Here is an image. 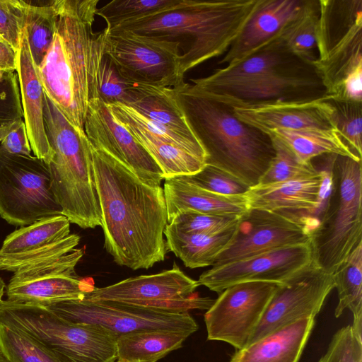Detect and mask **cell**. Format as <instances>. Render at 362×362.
<instances>
[{
    "label": "cell",
    "mask_w": 362,
    "mask_h": 362,
    "mask_svg": "<svg viewBox=\"0 0 362 362\" xmlns=\"http://www.w3.org/2000/svg\"><path fill=\"white\" fill-rule=\"evenodd\" d=\"M90 145L106 251L116 264L133 270L163 261L168 225L163 189L146 185L117 159Z\"/></svg>",
    "instance_id": "obj_1"
},
{
    "label": "cell",
    "mask_w": 362,
    "mask_h": 362,
    "mask_svg": "<svg viewBox=\"0 0 362 362\" xmlns=\"http://www.w3.org/2000/svg\"><path fill=\"white\" fill-rule=\"evenodd\" d=\"M177 177L204 189L223 195H243L250 188L228 173L209 165H205L195 174Z\"/></svg>",
    "instance_id": "obj_42"
},
{
    "label": "cell",
    "mask_w": 362,
    "mask_h": 362,
    "mask_svg": "<svg viewBox=\"0 0 362 362\" xmlns=\"http://www.w3.org/2000/svg\"><path fill=\"white\" fill-rule=\"evenodd\" d=\"M23 118L16 71H0V126Z\"/></svg>",
    "instance_id": "obj_45"
},
{
    "label": "cell",
    "mask_w": 362,
    "mask_h": 362,
    "mask_svg": "<svg viewBox=\"0 0 362 362\" xmlns=\"http://www.w3.org/2000/svg\"><path fill=\"white\" fill-rule=\"evenodd\" d=\"M0 349L9 362H64L23 331L1 322Z\"/></svg>",
    "instance_id": "obj_35"
},
{
    "label": "cell",
    "mask_w": 362,
    "mask_h": 362,
    "mask_svg": "<svg viewBox=\"0 0 362 362\" xmlns=\"http://www.w3.org/2000/svg\"><path fill=\"white\" fill-rule=\"evenodd\" d=\"M200 93L235 108L279 100L315 99L323 97L325 90L313 66L303 62L241 84Z\"/></svg>",
    "instance_id": "obj_17"
},
{
    "label": "cell",
    "mask_w": 362,
    "mask_h": 362,
    "mask_svg": "<svg viewBox=\"0 0 362 362\" xmlns=\"http://www.w3.org/2000/svg\"><path fill=\"white\" fill-rule=\"evenodd\" d=\"M45 307L71 322L98 325L118 337L150 331L176 332L190 336L199 328L189 311L86 298L58 301Z\"/></svg>",
    "instance_id": "obj_9"
},
{
    "label": "cell",
    "mask_w": 362,
    "mask_h": 362,
    "mask_svg": "<svg viewBox=\"0 0 362 362\" xmlns=\"http://www.w3.org/2000/svg\"><path fill=\"white\" fill-rule=\"evenodd\" d=\"M318 18V1L305 0L298 14L270 43L313 64L317 57L316 33Z\"/></svg>",
    "instance_id": "obj_31"
},
{
    "label": "cell",
    "mask_w": 362,
    "mask_h": 362,
    "mask_svg": "<svg viewBox=\"0 0 362 362\" xmlns=\"http://www.w3.org/2000/svg\"><path fill=\"white\" fill-rule=\"evenodd\" d=\"M257 3V0H178L158 12L110 30H127L179 43L180 73L184 78L188 71L227 52Z\"/></svg>",
    "instance_id": "obj_3"
},
{
    "label": "cell",
    "mask_w": 362,
    "mask_h": 362,
    "mask_svg": "<svg viewBox=\"0 0 362 362\" xmlns=\"http://www.w3.org/2000/svg\"><path fill=\"white\" fill-rule=\"evenodd\" d=\"M305 0H257L238 37L219 61L233 66L269 44L301 10Z\"/></svg>",
    "instance_id": "obj_20"
},
{
    "label": "cell",
    "mask_w": 362,
    "mask_h": 362,
    "mask_svg": "<svg viewBox=\"0 0 362 362\" xmlns=\"http://www.w3.org/2000/svg\"><path fill=\"white\" fill-rule=\"evenodd\" d=\"M0 322L23 331L64 362L117 360V335L98 325L71 322L42 305L2 300Z\"/></svg>",
    "instance_id": "obj_6"
},
{
    "label": "cell",
    "mask_w": 362,
    "mask_h": 362,
    "mask_svg": "<svg viewBox=\"0 0 362 362\" xmlns=\"http://www.w3.org/2000/svg\"><path fill=\"white\" fill-rule=\"evenodd\" d=\"M279 284L248 281L224 289L204 315L207 339L244 349Z\"/></svg>",
    "instance_id": "obj_12"
},
{
    "label": "cell",
    "mask_w": 362,
    "mask_h": 362,
    "mask_svg": "<svg viewBox=\"0 0 362 362\" xmlns=\"http://www.w3.org/2000/svg\"><path fill=\"white\" fill-rule=\"evenodd\" d=\"M25 10L24 0H0V37L16 51L25 28Z\"/></svg>",
    "instance_id": "obj_44"
},
{
    "label": "cell",
    "mask_w": 362,
    "mask_h": 362,
    "mask_svg": "<svg viewBox=\"0 0 362 362\" xmlns=\"http://www.w3.org/2000/svg\"><path fill=\"white\" fill-rule=\"evenodd\" d=\"M237 226L221 233L204 234L183 233L168 223L164 230L167 250L173 252L187 267H212L232 243Z\"/></svg>",
    "instance_id": "obj_26"
},
{
    "label": "cell",
    "mask_w": 362,
    "mask_h": 362,
    "mask_svg": "<svg viewBox=\"0 0 362 362\" xmlns=\"http://www.w3.org/2000/svg\"><path fill=\"white\" fill-rule=\"evenodd\" d=\"M318 362H362V338L351 325L343 327L334 334Z\"/></svg>",
    "instance_id": "obj_43"
},
{
    "label": "cell",
    "mask_w": 362,
    "mask_h": 362,
    "mask_svg": "<svg viewBox=\"0 0 362 362\" xmlns=\"http://www.w3.org/2000/svg\"><path fill=\"white\" fill-rule=\"evenodd\" d=\"M98 98L105 104L121 103L129 106L135 98L133 82L123 78L105 54L98 72Z\"/></svg>",
    "instance_id": "obj_39"
},
{
    "label": "cell",
    "mask_w": 362,
    "mask_h": 362,
    "mask_svg": "<svg viewBox=\"0 0 362 362\" xmlns=\"http://www.w3.org/2000/svg\"><path fill=\"white\" fill-rule=\"evenodd\" d=\"M333 276L339 299L334 315L339 317L345 309L351 310L354 317L351 326L356 335L362 338V241Z\"/></svg>",
    "instance_id": "obj_32"
},
{
    "label": "cell",
    "mask_w": 362,
    "mask_h": 362,
    "mask_svg": "<svg viewBox=\"0 0 362 362\" xmlns=\"http://www.w3.org/2000/svg\"><path fill=\"white\" fill-rule=\"evenodd\" d=\"M332 183L327 209L311 234L316 264L332 274L362 241L361 161L337 156Z\"/></svg>",
    "instance_id": "obj_7"
},
{
    "label": "cell",
    "mask_w": 362,
    "mask_h": 362,
    "mask_svg": "<svg viewBox=\"0 0 362 362\" xmlns=\"http://www.w3.org/2000/svg\"><path fill=\"white\" fill-rule=\"evenodd\" d=\"M99 0H57L56 30L37 67L45 93L81 133L89 100L98 98L105 29L93 30Z\"/></svg>",
    "instance_id": "obj_2"
},
{
    "label": "cell",
    "mask_w": 362,
    "mask_h": 362,
    "mask_svg": "<svg viewBox=\"0 0 362 362\" xmlns=\"http://www.w3.org/2000/svg\"><path fill=\"white\" fill-rule=\"evenodd\" d=\"M115 362H123V361H119V360H117Z\"/></svg>",
    "instance_id": "obj_51"
},
{
    "label": "cell",
    "mask_w": 362,
    "mask_h": 362,
    "mask_svg": "<svg viewBox=\"0 0 362 362\" xmlns=\"http://www.w3.org/2000/svg\"><path fill=\"white\" fill-rule=\"evenodd\" d=\"M275 156L258 184H270L320 175L313 162L300 163L279 141L272 138Z\"/></svg>",
    "instance_id": "obj_38"
},
{
    "label": "cell",
    "mask_w": 362,
    "mask_h": 362,
    "mask_svg": "<svg viewBox=\"0 0 362 362\" xmlns=\"http://www.w3.org/2000/svg\"><path fill=\"white\" fill-rule=\"evenodd\" d=\"M17 51L0 37V71H16Z\"/></svg>",
    "instance_id": "obj_47"
},
{
    "label": "cell",
    "mask_w": 362,
    "mask_h": 362,
    "mask_svg": "<svg viewBox=\"0 0 362 362\" xmlns=\"http://www.w3.org/2000/svg\"><path fill=\"white\" fill-rule=\"evenodd\" d=\"M84 131L93 147L110 154L146 185L160 186L164 177L159 166L99 98L89 100Z\"/></svg>",
    "instance_id": "obj_18"
},
{
    "label": "cell",
    "mask_w": 362,
    "mask_h": 362,
    "mask_svg": "<svg viewBox=\"0 0 362 362\" xmlns=\"http://www.w3.org/2000/svg\"><path fill=\"white\" fill-rule=\"evenodd\" d=\"M321 176L270 184H257L244 194L249 209L288 211L304 215L309 221L320 206Z\"/></svg>",
    "instance_id": "obj_22"
},
{
    "label": "cell",
    "mask_w": 362,
    "mask_h": 362,
    "mask_svg": "<svg viewBox=\"0 0 362 362\" xmlns=\"http://www.w3.org/2000/svg\"><path fill=\"white\" fill-rule=\"evenodd\" d=\"M233 110L240 121L266 134L276 129H337L336 109L325 96L305 100H279Z\"/></svg>",
    "instance_id": "obj_19"
},
{
    "label": "cell",
    "mask_w": 362,
    "mask_h": 362,
    "mask_svg": "<svg viewBox=\"0 0 362 362\" xmlns=\"http://www.w3.org/2000/svg\"><path fill=\"white\" fill-rule=\"evenodd\" d=\"M84 253L75 248L57 259L27 267L14 272L6 286L7 300L45 306L83 298L95 286L78 279L75 267Z\"/></svg>",
    "instance_id": "obj_13"
},
{
    "label": "cell",
    "mask_w": 362,
    "mask_h": 362,
    "mask_svg": "<svg viewBox=\"0 0 362 362\" xmlns=\"http://www.w3.org/2000/svg\"><path fill=\"white\" fill-rule=\"evenodd\" d=\"M178 0H113L96 10V16L110 30L117 25L140 18L175 4Z\"/></svg>",
    "instance_id": "obj_36"
},
{
    "label": "cell",
    "mask_w": 362,
    "mask_h": 362,
    "mask_svg": "<svg viewBox=\"0 0 362 362\" xmlns=\"http://www.w3.org/2000/svg\"><path fill=\"white\" fill-rule=\"evenodd\" d=\"M16 74L28 137L34 156L46 163L50 159L51 150L45 133L44 122L45 91L23 30L17 51Z\"/></svg>",
    "instance_id": "obj_21"
},
{
    "label": "cell",
    "mask_w": 362,
    "mask_h": 362,
    "mask_svg": "<svg viewBox=\"0 0 362 362\" xmlns=\"http://www.w3.org/2000/svg\"><path fill=\"white\" fill-rule=\"evenodd\" d=\"M314 262V250L310 240L211 267L199 276L197 283L199 286H204L218 294L232 285L243 282L283 284Z\"/></svg>",
    "instance_id": "obj_14"
},
{
    "label": "cell",
    "mask_w": 362,
    "mask_h": 362,
    "mask_svg": "<svg viewBox=\"0 0 362 362\" xmlns=\"http://www.w3.org/2000/svg\"><path fill=\"white\" fill-rule=\"evenodd\" d=\"M240 217L189 210L177 214L168 224L186 233L217 234L235 227Z\"/></svg>",
    "instance_id": "obj_40"
},
{
    "label": "cell",
    "mask_w": 362,
    "mask_h": 362,
    "mask_svg": "<svg viewBox=\"0 0 362 362\" xmlns=\"http://www.w3.org/2000/svg\"><path fill=\"white\" fill-rule=\"evenodd\" d=\"M334 287L333 274L316 262L279 284L247 346L297 320L315 317Z\"/></svg>",
    "instance_id": "obj_15"
},
{
    "label": "cell",
    "mask_w": 362,
    "mask_h": 362,
    "mask_svg": "<svg viewBox=\"0 0 362 362\" xmlns=\"http://www.w3.org/2000/svg\"><path fill=\"white\" fill-rule=\"evenodd\" d=\"M189 337L169 331H150L121 335L117 340V360L123 362H156L180 349Z\"/></svg>",
    "instance_id": "obj_30"
},
{
    "label": "cell",
    "mask_w": 362,
    "mask_h": 362,
    "mask_svg": "<svg viewBox=\"0 0 362 362\" xmlns=\"http://www.w3.org/2000/svg\"><path fill=\"white\" fill-rule=\"evenodd\" d=\"M0 146L12 154L31 155L32 150L23 118L19 119L17 125L1 141Z\"/></svg>",
    "instance_id": "obj_46"
},
{
    "label": "cell",
    "mask_w": 362,
    "mask_h": 362,
    "mask_svg": "<svg viewBox=\"0 0 362 362\" xmlns=\"http://www.w3.org/2000/svg\"><path fill=\"white\" fill-rule=\"evenodd\" d=\"M0 362H9L0 349Z\"/></svg>",
    "instance_id": "obj_50"
},
{
    "label": "cell",
    "mask_w": 362,
    "mask_h": 362,
    "mask_svg": "<svg viewBox=\"0 0 362 362\" xmlns=\"http://www.w3.org/2000/svg\"><path fill=\"white\" fill-rule=\"evenodd\" d=\"M303 62H305L284 49L269 43L233 66H226L216 69L207 76L191 79L192 84L189 85L192 89L197 92L210 93Z\"/></svg>",
    "instance_id": "obj_23"
},
{
    "label": "cell",
    "mask_w": 362,
    "mask_h": 362,
    "mask_svg": "<svg viewBox=\"0 0 362 362\" xmlns=\"http://www.w3.org/2000/svg\"><path fill=\"white\" fill-rule=\"evenodd\" d=\"M80 237L69 234L65 238L51 245L16 253H6L0 250V270L16 272L23 268L62 257L78 245Z\"/></svg>",
    "instance_id": "obj_37"
},
{
    "label": "cell",
    "mask_w": 362,
    "mask_h": 362,
    "mask_svg": "<svg viewBox=\"0 0 362 362\" xmlns=\"http://www.w3.org/2000/svg\"><path fill=\"white\" fill-rule=\"evenodd\" d=\"M310 240L306 223L296 213L250 209L240 217L232 243L212 267Z\"/></svg>",
    "instance_id": "obj_16"
},
{
    "label": "cell",
    "mask_w": 362,
    "mask_h": 362,
    "mask_svg": "<svg viewBox=\"0 0 362 362\" xmlns=\"http://www.w3.org/2000/svg\"><path fill=\"white\" fill-rule=\"evenodd\" d=\"M135 98L129 107L171 132L197 139L180 110L173 88L134 83Z\"/></svg>",
    "instance_id": "obj_29"
},
{
    "label": "cell",
    "mask_w": 362,
    "mask_h": 362,
    "mask_svg": "<svg viewBox=\"0 0 362 362\" xmlns=\"http://www.w3.org/2000/svg\"><path fill=\"white\" fill-rule=\"evenodd\" d=\"M57 215L62 211L47 163L35 156L10 153L0 146V216L11 225L26 226Z\"/></svg>",
    "instance_id": "obj_8"
},
{
    "label": "cell",
    "mask_w": 362,
    "mask_h": 362,
    "mask_svg": "<svg viewBox=\"0 0 362 362\" xmlns=\"http://www.w3.org/2000/svg\"><path fill=\"white\" fill-rule=\"evenodd\" d=\"M176 103L206 154L218 168L247 185H257L275 156L270 136L234 115L233 108L184 82L173 88Z\"/></svg>",
    "instance_id": "obj_4"
},
{
    "label": "cell",
    "mask_w": 362,
    "mask_h": 362,
    "mask_svg": "<svg viewBox=\"0 0 362 362\" xmlns=\"http://www.w3.org/2000/svg\"><path fill=\"white\" fill-rule=\"evenodd\" d=\"M44 122L51 150L47 165L62 215L79 227L101 225L90 142L45 93Z\"/></svg>",
    "instance_id": "obj_5"
},
{
    "label": "cell",
    "mask_w": 362,
    "mask_h": 362,
    "mask_svg": "<svg viewBox=\"0 0 362 362\" xmlns=\"http://www.w3.org/2000/svg\"><path fill=\"white\" fill-rule=\"evenodd\" d=\"M6 288V284L2 279L0 278V303L2 300V297L4 293V291Z\"/></svg>",
    "instance_id": "obj_49"
},
{
    "label": "cell",
    "mask_w": 362,
    "mask_h": 362,
    "mask_svg": "<svg viewBox=\"0 0 362 362\" xmlns=\"http://www.w3.org/2000/svg\"><path fill=\"white\" fill-rule=\"evenodd\" d=\"M25 31L32 58L38 67L47 54L56 30L57 0L25 1Z\"/></svg>",
    "instance_id": "obj_34"
},
{
    "label": "cell",
    "mask_w": 362,
    "mask_h": 362,
    "mask_svg": "<svg viewBox=\"0 0 362 362\" xmlns=\"http://www.w3.org/2000/svg\"><path fill=\"white\" fill-rule=\"evenodd\" d=\"M104 29L105 54L125 80L166 88L185 82L180 73L179 43L127 30Z\"/></svg>",
    "instance_id": "obj_10"
},
{
    "label": "cell",
    "mask_w": 362,
    "mask_h": 362,
    "mask_svg": "<svg viewBox=\"0 0 362 362\" xmlns=\"http://www.w3.org/2000/svg\"><path fill=\"white\" fill-rule=\"evenodd\" d=\"M315 325L303 317L235 351L229 362H298Z\"/></svg>",
    "instance_id": "obj_25"
},
{
    "label": "cell",
    "mask_w": 362,
    "mask_h": 362,
    "mask_svg": "<svg viewBox=\"0 0 362 362\" xmlns=\"http://www.w3.org/2000/svg\"><path fill=\"white\" fill-rule=\"evenodd\" d=\"M329 100L336 109L339 134L351 151L361 159L362 103Z\"/></svg>",
    "instance_id": "obj_41"
},
{
    "label": "cell",
    "mask_w": 362,
    "mask_h": 362,
    "mask_svg": "<svg viewBox=\"0 0 362 362\" xmlns=\"http://www.w3.org/2000/svg\"><path fill=\"white\" fill-rule=\"evenodd\" d=\"M18 120L0 126V142L17 125Z\"/></svg>",
    "instance_id": "obj_48"
},
{
    "label": "cell",
    "mask_w": 362,
    "mask_h": 362,
    "mask_svg": "<svg viewBox=\"0 0 362 362\" xmlns=\"http://www.w3.org/2000/svg\"><path fill=\"white\" fill-rule=\"evenodd\" d=\"M70 234V221L64 215L44 218L10 233L0 250L16 253L38 249L58 242Z\"/></svg>",
    "instance_id": "obj_33"
},
{
    "label": "cell",
    "mask_w": 362,
    "mask_h": 362,
    "mask_svg": "<svg viewBox=\"0 0 362 362\" xmlns=\"http://www.w3.org/2000/svg\"><path fill=\"white\" fill-rule=\"evenodd\" d=\"M267 134L279 141L303 164L310 163L315 158L326 154H336L361 161L351 151L337 129H276Z\"/></svg>",
    "instance_id": "obj_27"
},
{
    "label": "cell",
    "mask_w": 362,
    "mask_h": 362,
    "mask_svg": "<svg viewBox=\"0 0 362 362\" xmlns=\"http://www.w3.org/2000/svg\"><path fill=\"white\" fill-rule=\"evenodd\" d=\"M198 286L197 281L174 264L172 269L158 274L128 278L103 288L95 287L84 298L180 311L207 310L215 300L195 296Z\"/></svg>",
    "instance_id": "obj_11"
},
{
    "label": "cell",
    "mask_w": 362,
    "mask_h": 362,
    "mask_svg": "<svg viewBox=\"0 0 362 362\" xmlns=\"http://www.w3.org/2000/svg\"><path fill=\"white\" fill-rule=\"evenodd\" d=\"M117 119L157 163L164 180L193 175L205 166L204 159L165 141L160 135L146 131L128 120Z\"/></svg>",
    "instance_id": "obj_28"
},
{
    "label": "cell",
    "mask_w": 362,
    "mask_h": 362,
    "mask_svg": "<svg viewBox=\"0 0 362 362\" xmlns=\"http://www.w3.org/2000/svg\"><path fill=\"white\" fill-rule=\"evenodd\" d=\"M163 189L168 223L179 212L189 210L230 216H242L250 210L244 194H217L177 177L165 179Z\"/></svg>",
    "instance_id": "obj_24"
}]
</instances>
